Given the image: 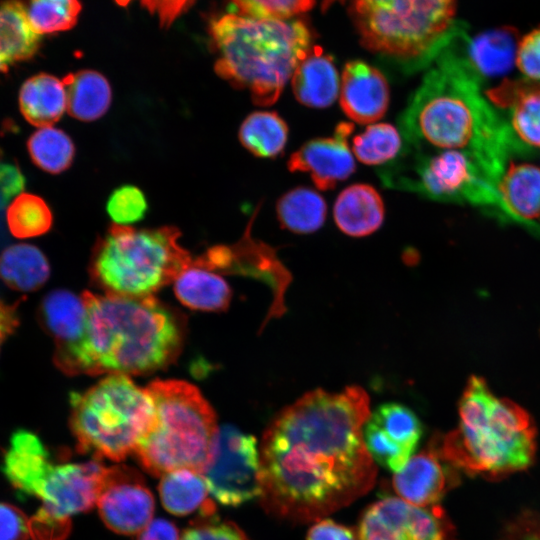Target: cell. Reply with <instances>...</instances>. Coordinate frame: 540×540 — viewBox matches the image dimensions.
I'll use <instances>...</instances> for the list:
<instances>
[{"label":"cell","instance_id":"cell-45","mask_svg":"<svg viewBox=\"0 0 540 540\" xmlns=\"http://www.w3.org/2000/svg\"><path fill=\"white\" fill-rule=\"evenodd\" d=\"M306 540H357L354 532L331 519L318 520L308 531Z\"/></svg>","mask_w":540,"mask_h":540},{"label":"cell","instance_id":"cell-23","mask_svg":"<svg viewBox=\"0 0 540 540\" xmlns=\"http://www.w3.org/2000/svg\"><path fill=\"white\" fill-rule=\"evenodd\" d=\"M295 98L311 108H326L337 98L339 74L332 57L312 46L291 77Z\"/></svg>","mask_w":540,"mask_h":540},{"label":"cell","instance_id":"cell-46","mask_svg":"<svg viewBox=\"0 0 540 540\" xmlns=\"http://www.w3.org/2000/svg\"><path fill=\"white\" fill-rule=\"evenodd\" d=\"M138 534L137 540H181L177 527L163 518L152 519Z\"/></svg>","mask_w":540,"mask_h":540},{"label":"cell","instance_id":"cell-28","mask_svg":"<svg viewBox=\"0 0 540 540\" xmlns=\"http://www.w3.org/2000/svg\"><path fill=\"white\" fill-rule=\"evenodd\" d=\"M38 33L31 27L25 6L16 0L0 4V72L32 58L40 45Z\"/></svg>","mask_w":540,"mask_h":540},{"label":"cell","instance_id":"cell-14","mask_svg":"<svg viewBox=\"0 0 540 540\" xmlns=\"http://www.w3.org/2000/svg\"><path fill=\"white\" fill-rule=\"evenodd\" d=\"M194 262L215 272L248 275L267 282L275 299L269 316L283 313V296L291 280L290 274L273 249L250 236V227L237 244L212 247Z\"/></svg>","mask_w":540,"mask_h":540},{"label":"cell","instance_id":"cell-15","mask_svg":"<svg viewBox=\"0 0 540 540\" xmlns=\"http://www.w3.org/2000/svg\"><path fill=\"white\" fill-rule=\"evenodd\" d=\"M106 467L98 461L64 463L51 468L37 497L41 511L60 521L93 508Z\"/></svg>","mask_w":540,"mask_h":540},{"label":"cell","instance_id":"cell-9","mask_svg":"<svg viewBox=\"0 0 540 540\" xmlns=\"http://www.w3.org/2000/svg\"><path fill=\"white\" fill-rule=\"evenodd\" d=\"M70 406L77 449L112 461L134 453L154 413L146 388L123 374H109L86 391L72 393Z\"/></svg>","mask_w":540,"mask_h":540},{"label":"cell","instance_id":"cell-41","mask_svg":"<svg viewBox=\"0 0 540 540\" xmlns=\"http://www.w3.org/2000/svg\"><path fill=\"white\" fill-rule=\"evenodd\" d=\"M181 540H251L235 523L212 515H201L181 536Z\"/></svg>","mask_w":540,"mask_h":540},{"label":"cell","instance_id":"cell-16","mask_svg":"<svg viewBox=\"0 0 540 540\" xmlns=\"http://www.w3.org/2000/svg\"><path fill=\"white\" fill-rule=\"evenodd\" d=\"M354 130L349 122H340L333 136L304 143L287 161L291 172H306L320 190L333 189L355 171V161L348 138Z\"/></svg>","mask_w":540,"mask_h":540},{"label":"cell","instance_id":"cell-32","mask_svg":"<svg viewBox=\"0 0 540 540\" xmlns=\"http://www.w3.org/2000/svg\"><path fill=\"white\" fill-rule=\"evenodd\" d=\"M281 226L295 233L318 230L325 222L327 206L322 196L307 187H296L282 195L276 205Z\"/></svg>","mask_w":540,"mask_h":540},{"label":"cell","instance_id":"cell-24","mask_svg":"<svg viewBox=\"0 0 540 540\" xmlns=\"http://www.w3.org/2000/svg\"><path fill=\"white\" fill-rule=\"evenodd\" d=\"M384 203L378 191L358 183L345 188L337 197L333 214L338 228L352 237L375 232L384 220Z\"/></svg>","mask_w":540,"mask_h":540},{"label":"cell","instance_id":"cell-36","mask_svg":"<svg viewBox=\"0 0 540 540\" xmlns=\"http://www.w3.org/2000/svg\"><path fill=\"white\" fill-rule=\"evenodd\" d=\"M6 222L14 237L32 238L50 230L53 215L44 199L35 194L20 193L7 208Z\"/></svg>","mask_w":540,"mask_h":540},{"label":"cell","instance_id":"cell-5","mask_svg":"<svg viewBox=\"0 0 540 540\" xmlns=\"http://www.w3.org/2000/svg\"><path fill=\"white\" fill-rule=\"evenodd\" d=\"M216 73L250 92L259 106L274 104L312 47L308 26L297 18L225 14L211 22Z\"/></svg>","mask_w":540,"mask_h":540},{"label":"cell","instance_id":"cell-35","mask_svg":"<svg viewBox=\"0 0 540 540\" xmlns=\"http://www.w3.org/2000/svg\"><path fill=\"white\" fill-rule=\"evenodd\" d=\"M27 150L32 162L41 170L59 174L73 162L75 146L71 138L53 126L36 130L27 141Z\"/></svg>","mask_w":540,"mask_h":540},{"label":"cell","instance_id":"cell-4","mask_svg":"<svg viewBox=\"0 0 540 540\" xmlns=\"http://www.w3.org/2000/svg\"><path fill=\"white\" fill-rule=\"evenodd\" d=\"M458 413V426L432 442L452 468L494 479L532 465L537 447L532 417L517 403L495 395L484 378L468 379Z\"/></svg>","mask_w":540,"mask_h":540},{"label":"cell","instance_id":"cell-27","mask_svg":"<svg viewBox=\"0 0 540 540\" xmlns=\"http://www.w3.org/2000/svg\"><path fill=\"white\" fill-rule=\"evenodd\" d=\"M173 284L178 300L194 310L223 311L231 301V288L222 276L196 264L194 259Z\"/></svg>","mask_w":540,"mask_h":540},{"label":"cell","instance_id":"cell-37","mask_svg":"<svg viewBox=\"0 0 540 540\" xmlns=\"http://www.w3.org/2000/svg\"><path fill=\"white\" fill-rule=\"evenodd\" d=\"M400 131L389 123H376L356 135L352 152L367 165L388 164L398 157L403 147Z\"/></svg>","mask_w":540,"mask_h":540},{"label":"cell","instance_id":"cell-26","mask_svg":"<svg viewBox=\"0 0 540 540\" xmlns=\"http://www.w3.org/2000/svg\"><path fill=\"white\" fill-rule=\"evenodd\" d=\"M18 102L21 114L31 125L52 126L67 110L64 83L51 74H36L22 84Z\"/></svg>","mask_w":540,"mask_h":540},{"label":"cell","instance_id":"cell-17","mask_svg":"<svg viewBox=\"0 0 540 540\" xmlns=\"http://www.w3.org/2000/svg\"><path fill=\"white\" fill-rule=\"evenodd\" d=\"M340 105L359 124L373 123L386 113L390 92L384 75L361 60L345 64L340 83Z\"/></svg>","mask_w":540,"mask_h":540},{"label":"cell","instance_id":"cell-20","mask_svg":"<svg viewBox=\"0 0 540 540\" xmlns=\"http://www.w3.org/2000/svg\"><path fill=\"white\" fill-rule=\"evenodd\" d=\"M37 316L44 331L54 340V356L70 350L83 336L86 308L81 295L53 290L42 299Z\"/></svg>","mask_w":540,"mask_h":540},{"label":"cell","instance_id":"cell-40","mask_svg":"<svg viewBox=\"0 0 540 540\" xmlns=\"http://www.w3.org/2000/svg\"><path fill=\"white\" fill-rule=\"evenodd\" d=\"M239 14L270 19H291L310 10L315 0H231Z\"/></svg>","mask_w":540,"mask_h":540},{"label":"cell","instance_id":"cell-43","mask_svg":"<svg viewBox=\"0 0 540 540\" xmlns=\"http://www.w3.org/2000/svg\"><path fill=\"white\" fill-rule=\"evenodd\" d=\"M30 520L16 506L0 502V540H28Z\"/></svg>","mask_w":540,"mask_h":540},{"label":"cell","instance_id":"cell-10","mask_svg":"<svg viewBox=\"0 0 540 540\" xmlns=\"http://www.w3.org/2000/svg\"><path fill=\"white\" fill-rule=\"evenodd\" d=\"M378 174L390 188L437 201L493 208L509 216L496 187L465 151L417 152L402 148L398 157L380 168Z\"/></svg>","mask_w":540,"mask_h":540},{"label":"cell","instance_id":"cell-33","mask_svg":"<svg viewBox=\"0 0 540 540\" xmlns=\"http://www.w3.org/2000/svg\"><path fill=\"white\" fill-rule=\"evenodd\" d=\"M288 126L275 111H255L249 114L239 129L241 144L253 155L277 157L285 148Z\"/></svg>","mask_w":540,"mask_h":540},{"label":"cell","instance_id":"cell-6","mask_svg":"<svg viewBox=\"0 0 540 540\" xmlns=\"http://www.w3.org/2000/svg\"><path fill=\"white\" fill-rule=\"evenodd\" d=\"M148 391L152 422L134 453L154 476L190 469L202 474L210 461L219 428L216 415L194 385L181 380H156Z\"/></svg>","mask_w":540,"mask_h":540},{"label":"cell","instance_id":"cell-38","mask_svg":"<svg viewBox=\"0 0 540 540\" xmlns=\"http://www.w3.org/2000/svg\"><path fill=\"white\" fill-rule=\"evenodd\" d=\"M25 10L36 33L50 34L73 28L81 11V3L79 0H28Z\"/></svg>","mask_w":540,"mask_h":540},{"label":"cell","instance_id":"cell-11","mask_svg":"<svg viewBox=\"0 0 540 540\" xmlns=\"http://www.w3.org/2000/svg\"><path fill=\"white\" fill-rule=\"evenodd\" d=\"M202 475L208 491L223 505L238 506L259 498L261 460L255 437L229 425L219 428L212 457Z\"/></svg>","mask_w":540,"mask_h":540},{"label":"cell","instance_id":"cell-42","mask_svg":"<svg viewBox=\"0 0 540 540\" xmlns=\"http://www.w3.org/2000/svg\"><path fill=\"white\" fill-rule=\"evenodd\" d=\"M515 65L526 79L540 83V26L519 38Z\"/></svg>","mask_w":540,"mask_h":540},{"label":"cell","instance_id":"cell-21","mask_svg":"<svg viewBox=\"0 0 540 540\" xmlns=\"http://www.w3.org/2000/svg\"><path fill=\"white\" fill-rule=\"evenodd\" d=\"M52 467L49 454L36 434L20 429L12 435L3 470L16 489L37 496Z\"/></svg>","mask_w":540,"mask_h":540},{"label":"cell","instance_id":"cell-25","mask_svg":"<svg viewBox=\"0 0 540 540\" xmlns=\"http://www.w3.org/2000/svg\"><path fill=\"white\" fill-rule=\"evenodd\" d=\"M497 191L512 220L517 222L540 218V168L529 163L506 166Z\"/></svg>","mask_w":540,"mask_h":540},{"label":"cell","instance_id":"cell-1","mask_svg":"<svg viewBox=\"0 0 540 540\" xmlns=\"http://www.w3.org/2000/svg\"><path fill=\"white\" fill-rule=\"evenodd\" d=\"M364 389L306 393L284 408L261 445L262 507L292 522L323 519L365 495L376 463L363 438L370 417Z\"/></svg>","mask_w":540,"mask_h":540},{"label":"cell","instance_id":"cell-13","mask_svg":"<svg viewBox=\"0 0 540 540\" xmlns=\"http://www.w3.org/2000/svg\"><path fill=\"white\" fill-rule=\"evenodd\" d=\"M96 505L105 525L118 534L139 533L153 519L151 491L137 470L124 465L106 467Z\"/></svg>","mask_w":540,"mask_h":540},{"label":"cell","instance_id":"cell-12","mask_svg":"<svg viewBox=\"0 0 540 540\" xmlns=\"http://www.w3.org/2000/svg\"><path fill=\"white\" fill-rule=\"evenodd\" d=\"M359 540H454V529L444 510L420 507L399 497L376 501L364 512Z\"/></svg>","mask_w":540,"mask_h":540},{"label":"cell","instance_id":"cell-30","mask_svg":"<svg viewBox=\"0 0 540 540\" xmlns=\"http://www.w3.org/2000/svg\"><path fill=\"white\" fill-rule=\"evenodd\" d=\"M49 276L48 259L34 245H10L0 254V279L12 290L34 292L47 282Z\"/></svg>","mask_w":540,"mask_h":540},{"label":"cell","instance_id":"cell-47","mask_svg":"<svg viewBox=\"0 0 540 540\" xmlns=\"http://www.w3.org/2000/svg\"><path fill=\"white\" fill-rule=\"evenodd\" d=\"M19 324L18 302L8 304L0 299V349L7 338L16 331Z\"/></svg>","mask_w":540,"mask_h":540},{"label":"cell","instance_id":"cell-31","mask_svg":"<svg viewBox=\"0 0 540 540\" xmlns=\"http://www.w3.org/2000/svg\"><path fill=\"white\" fill-rule=\"evenodd\" d=\"M67 95L68 113L81 121H94L110 107L112 90L108 80L94 70H80L62 79Z\"/></svg>","mask_w":540,"mask_h":540},{"label":"cell","instance_id":"cell-7","mask_svg":"<svg viewBox=\"0 0 540 540\" xmlns=\"http://www.w3.org/2000/svg\"><path fill=\"white\" fill-rule=\"evenodd\" d=\"M344 6L361 43L413 71L434 59L453 26L456 0H323Z\"/></svg>","mask_w":540,"mask_h":540},{"label":"cell","instance_id":"cell-44","mask_svg":"<svg viewBox=\"0 0 540 540\" xmlns=\"http://www.w3.org/2000/svg\"><path fill=\"white\" fill-rule=\"evenodd\" d=\"M142 6L156 16L161 27L168 28L196 0H140Z\"/></svg>","mask_w":540,"mask_h":540},{"label":"cell","instance_id":"cell-18","mask_svg":"<svg viewBox=\"0 0 540 540\" xmlns=\"http://www.w3.org/2000/svg\"><path fill=\"white\" fill-rule=\"evenodd\" d=\"M441 461L432 443L412 456L394 473L392 485L399 498L420 507L437 505L451 484Z\"/></svg>","mask_w":540,"mask_h":540},{"label":"cell","instance_id":"cell-34","mask_svg":"<svg viewBox=\"0 0 540 540\" xmlns=\"http://www.w3.org/2000/svg\"><path fill=\"white\" fill-rule=\"evenodd\" d=\"M369 420L389 443L411 455L422 437L421 421L411 409L402 404H382L374 410Z\"/></svg>","mask_w":540,"mask_h":540},{"label":"cell","instance_id":"cell-8","mask_svg":"<svg viewBox=\"0 0 540 540\" xmlns=\"http://www.w3.org/2000/svg\"><path fill=\"white\" fill-rule=\"evenodd\" d=\"M179 238L173 226L136 229L112 224L93 247L91 278L105 293L152 296L193 262Z\"/></svg>","mask_w":540,"mask_h":540},{"label":"cell","instance_id":"cell-3","mask_svg":"<svg viewBox=\"0 0 540 540\" xmlns=\"http://www.w3.org/2000/svg\"><path fill=\"white\" fill-rule=\"evenodd\" d=\"M86 322L81 340L53 356L67 375H142L163 369L178 357L184 323L153 295L123 296L84 291Z\"/></svg>","mask_w":540,"mask_h":540},{"label":"cell","instance_id":"cell-22","mask_svg":"<svg viewBox=\"0 0 540 540\" xmlns=\"http://www.w3.org/2000/svg\"><path fill=\"white\" fill-rule=\"evenodd\" d=\"M466 55H461L469 69L480 79L503 76L515 64L519 34L516 28L501 26L465 37Z\"/></svg>","mask_w":540,"mask_h":540},{"label":"cell","instance_id":"cell-29","mask_svg":"<svg viewBox=\"0 0 540 540\" xmlns=\"http://www.w3.org/2000/svg\"><path fill=\"white\" fill-rule=\"evenodd\" d=\"M208 487L203 475L190 469H178L161 476L159 495L164 508L171 514L185 516L197 509L201 515L214 514L208 499Z\"/></svg>","mask_w":540,"mask_h":540},{"label":"cell","instance_id":"cell-39","mask_svg":"<svg viewBox=\"0 0 540 540\" xmlns=\"http://www.w3.org/2000/svg\"><path fill=\"white\" fill-rule=\"evenodd\" d=\"M106 209L114 224L129 226L145 216L148 204L138 187L123 185L111 193Z\"/></svg>","mask_w":540,"mask_h":540},{"label":"cell","instance_id":"cell-19","mask_svg":"<svg viewBox=\"0 0 540 540\" xmlns=\"http://www.w3.org/2000/svg\"><path fill=\"white\" fill-rule=\"evenodd\" d=\"M489 101L507 109L511 130L524 143L540 148V83L504 79L486 92Z\"/></svg>","mask_w":540,"mask_h":540},{"label":"cell","instance_id":"cell-2","mask_svg":"<svg viewBox=\"0 0 540 540\" xmlns=\"http://www.w3.org/2000/svg\"><path fill=\"white\" fill-rule=\"evenodd\" d=\"M399 117L403 148L417 152L460 150L471 154L497 189L519 150L511 128L480 91L479 78L443 43Z\"/></svg>","mask_w":540,"mask_h":540}]
</instances>
